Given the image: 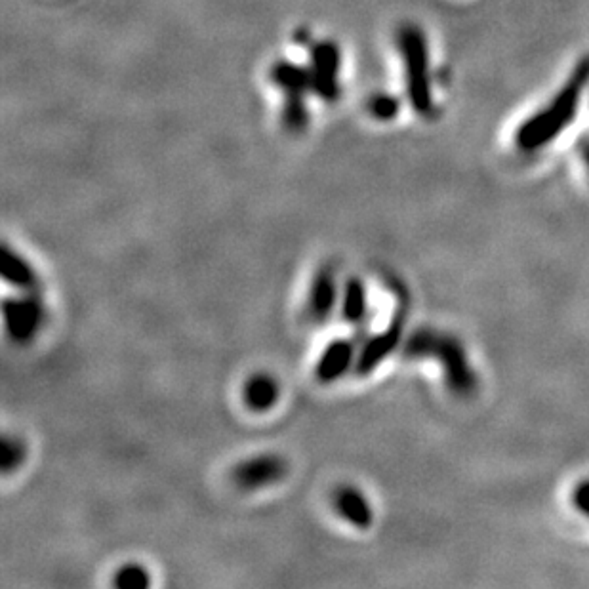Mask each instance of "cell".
I'll return each instance as SVG.
<instances>
[{"instance_id":"6da1fadb","label":"cell","mask_w":589,"mask_h":589,"mask_svg":"<svg viewBox=\"0 0 589 589\" xmlns=\"http://www.w3.org/2000/svg\"><path fill=\"white\" fill-rule=\"evenodd\" d=\"M407 359H437L445 370L448 391L460 399H469L479 389V378L469 365L468 353L458 338L435 328H418L403 344Z\"/></svg>"},{"instance_id":"7a4b0ae2","label":"cell","mask_w":589,"mask_h":589,"mask_svg":"<svg viewBox=\"0 0 589 589\" xmlns=\"http://www.w3.org/2000/svg\"><path fill=\"white\" fill-rule=\"evenodd\" d=\"M589 82V60L582 61L572 73L567 86L555 96V100L536 117L525 122L517 132V145L525 151L542 149L553 142L561 130H565L578 111L582 92Z\"/></svg>"},{"instance_id":"3957f363","label":"cell","mask_w":589,"mask_h":589,"mask_svg":"<svg viewBox=\"0 0 589 589\" xmlns=\"http://www.w3.org/2000/svg\"><path fill=\"white\" fill-rule=\"evenodd\" d=\"M397 48L403 60L410 105L418 115L429 117L433 113V90L424 31L416 23H403L397 31Z\"/></svg>"},{"instance_id":"277c9868","label":"cell","mask_w":589,"mask_h":589,"mask_svg":"<svg viewBox=\"0 0 589 589\" xmlns=\"http://www.w3.org/2000/svg\"><path fill=\"white\" fill-rule=\"evenodd\" d=\"M269 79L283 94L281 121L286 132L302 134L309 126V105L307 96L313 94V81L309 67L294 61H275L269 69Z\"/></svg>"},{"instance_id":"5b68a950","label":"cell","mask_w":589,"mask_h":589,"mask_svg":"<svg viewBox=\"0 0 589 589\" xmlns=\"http://www.w3.org/2000/svg\"><path fill=\"white\" fill-rule=\"evenodd\" d=\"M4 326L12 342H33L46 323V305L37 292H20V296L6 298L2 304Z\"/></svg>"},{"instance_id":"8992f818","label":"cell","mask_w":589,"mask_h":589,"mask_svg":"<svg viewBox=\"0 0 589 589\" xmlns=\"http://www.w3.org/2000/svg\"><path fill=\"white\" fill-rule=\"evenodd\" d=\"M309 71L313 81V94L326 103H336L342 94L340 71L342 50L336 42L319 41L311 44Z\"/></svg>"},{"instance_id":"52a82bcc","label":"cell","mask_w":589,"mask_h":589,"mask_svg":"<svg viewBox=\"0 0 589 589\" xmlns=\"http://www.w3.org/2000/svg\"><path fill=\"white\" fill-rule=\"evenodd\" d=\"M403 338H405V311L399 309V311H395L389 325L382 332L370 336L363 347L359 349L355 372L359 376L372 374L378 366L386 361L389 355H393L397 351V347L405 344Z\"/></svg>"},{"instance_id":"ba28073f","label":"cell","mask_w":589,"mask_h":589,"mask_svg":"<svg viewBox=\"0 0 589 589\" xmlns=\"http://www.w3.org/2000/svg\"><path fill=\"white\" fill-rule=\"evenodd\" d=\"M288 464L279 454H256L241 460L231 473L235 487L252 492L273 487L285 479Z\"/></svg>"},{"instance_id":"9c48e42d","label":"cell","mask_w":589,"mask_h":589,"mask_svg":"<svg viewBox=\"0 0 589 589\" xmlns=\"http://www.w3.org/2000/svg\"><path fill=\"white\" fill-rule=\"evenodd\" d=\"M340 283H338V277H336V271L330 267V265H323L317 269L311 286H309V294H307V317L317 323V325H323L336 304L340 302Z\"/></svg>"},{"instance_id":"30bf717a","label":"cell","mask_w":589,"mask_h":589,"mask_svg":"<svg viewBox=\"0 0 589 589\" xmlns=\"http://www.w3.org/2000/svg\"><path fill=\"white\" fill-rule=\"evenodd\" d=\"M359 349L353 340L336 338L323 349L319 355V361L315 365V378L319 384L330 386L338 380H342L351 368L357 365Z\"/></svg>"},{"instance_id":"8fae6325","label":"cell","mask_w":589,"mask_h":589,"mask_svg":"<svg viewBox=\"0 0 589 589\" xmlns=\"http://www.w3.org/2000/svg\"><path fill=\"white\" fill-rule=\"evenodd\" d=\"M332 506L338 517L344 519L353 529L368 530L374 523V508L361 488L353 485L336 488L332 496Z\"/></svg>"},{"instance_id":"7c38bea8","label":"cell","mask_w":589,"mask_h":589,"mask_svg":"<svg viewBox=\"0 0 589 589\" xmlns=\"http://www.w3.org/2000/svg\"><path fill=\"white\" fill-rule=\"evenodd\" d=\"M281 399V384L269 372H256L243 384V401L248 410L265 414L277 407Z\"/></svg>"},{"instance_id":"4fadbf2b","label":"cell","mask_w":589,"mask_h":589,"mask_svg":"<svg viewBox=\"0 0 589 589\" xmlns=\"http://www.w3.org/2000/svg\"><path fill=\"white\" fill-rule=\"evenodd\" d=\"M0 273L2 279L20 292H37L39 290V275L18 250L10 248L8 244L2 246L0 252Z\"/></svg>"},{"instance_id":"5bb4252c","label":"cell","mask_w":589,"mask_h":589,"mask_svg":"<svg viewBox=\"0 0 589 589\" xmlns=\"http://www.w3.org/2000/svg\"><path fill=\"white\" fill-rule=\"evenodd\" d=\"M340 305H342V319L347 325H361L366 319L368 313V294L366 286L359 277H347L342 296H340Z\"/></svg>"},{"instance_id":"9a60e30c","label":"cell","mask_w":589,"mask_h":589,"mask_svg":"<svg viewBox=\"0 0 589 589\" xmlns=\"http://www.w3.org/2000/svg\"><path fill=\"white\" fill-rule=\"evenodd\" d=\"M113 586L121 589H145L151 586V574L140 563H128L113 576Z\"/></svg>"},{"instance_id":"2e32d148","label":"cell","mask_w":589,"mask_h":589,"mask_svg":"<svg viewBox=\"0 0 589 589\" xmlns=\"http://www.w3.org/2000/svg\"><path fill=\"white\" fill-rule=\"evenodd\" d=\"M368 113L376 119V121L389 122L393 121L399 111H401V102L399 98L387 94V92H378L368 100Z\"/></svg>"},{"instance_id":"e0dca14e","label":"cell","mask_w":589,"mask_h":589,"mask_svg":"<svg viewBox=\"0 0 589 589\" xmlns=\"http://www.w3.org/2000/svg\"><path fill=\"white\" fill-rule=\"evenodd\" d=\"M27 456V448L23 445L18 437L4 435L2 439V458H0V468L4 473H10L14 469L20 468Z\"/></svg>"},{"instance_id":"ac0fdd59","label":"cell","mask_w":589,"mask_h":589,"mask_svg":"<svg viewBox=\"0 0 589 589\" xmlns=\"http://www.w3.org/2000/svg\"><path fill=\"white\" fill-rule=\"evenodd\" d=\"M572 506L580 515L589 519V479L578 483L572 490Z\"/></svg>"},{"instance_id":"d6986e66","label":"cell","mask_w":589,"mask_h":589,"mask_svg":"<svg viewBox=\"0 0 589 589\" xmlns=\"http://www.w3.org/2000/svg\"><path fill=\"white\" fill-rule=\"evenodd\" d=\"M294 42L296 44H300V46H307V48H311V44H313V35H311V31L309 29H298L296 33H294Z\"/></svg>"},{"instance_id":"ffe728a7","label":"cell","mask_w":589,"mask_h":589,"mask_svg":"<svg viewBox=\"0 0 589 589\" xmlns=\"http://www.w3.org/2000/svg\"><path fill=\"white\" fill-rule=\"evenodd\" d=\"M578 149H580V155H582V161L586 164L589 172V136L584 138L582 142L578 143Z\"/></svg>"}]
</instances>
